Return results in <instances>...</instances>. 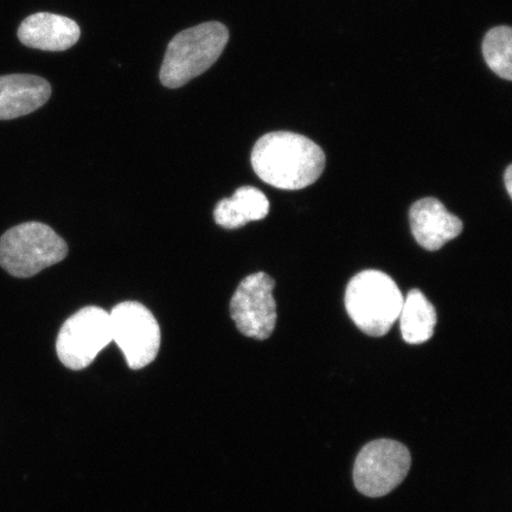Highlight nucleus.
Instances as JSON below:
<instances>
[{"instance_id": "f257e3e1", "label": "nucleus", "mask_w": 512, "mask_h": 512, "mask_svg": "<svg viewBox=\"0 0 512 512\" xmlns=\"http://www.w3.org/2000/svg\"><path fill=\"white\" fill-rule=\"evenodd\" d=\"M255 174L274 188L299 190L310 187L322 176L325 153L311 139L292 132L265 134L254 145Z\"/></svg>"}, {"instance_id": "f03ea898", "label": "nucleus", "mask_w": 512, "mask_h": 512, "mask_svg": "<svg viewBox=\"0 0 512 512\" xmlns=\"http://www.w3.org/2000/svg\"><path fill=\"white\" fill-rule=\"evenodd\" d=\"M228 41V29L219 22L203 23L179 32L166 50L160 81L171 89L187 85L219 60Z\"/></svg>"}, {"instance_id": "7ed1b4c3", "label": "nucleus", "mask_w": 512, "mask_h": 512, "mask_svg": "<svg viewBox=\"0 0 512 512\" xmlns=\"http://www.w3.org/2000/svg\"><path fill=\"white\" fill-rule=\"evenodd\" d=\"M403 294L395 281L380 271L355 275L345 291V309L358 329L371 337H382L399 319Z\"/></svg>"}, {"instance_id": "20e7f679", "label": "nucleus", "mask_w": 512, "mask_h": 512, "mask_svg": "<svg viewBox=\"0 0 512 512\" xmlns=\"http://www.w3.org/2000/svg\"><path fill=\"white\" fill-rule=\"evenodd\" d=\"M67 254L66 241L41 222L18 224L0 238V266L16 278L34 277Z\"/></svg>"}, {"instance_id": "39448f33", "label": "nucleus", "mask_w": 512, "mask_h": 512, "mask_svg": "<svg viewBox=\"0 0 512 512\" xmlns=\"http://www.w3.org/2000/svg\"><path fill=\"white\" fill-rule=\"evenodd\" d=\"M112 341L110 313L87 306L66 320L56 341L57 356L63 366L85 369Z\"/></svg>"}, {"instance_id": "423d86ee", "label": "nucleus", "mask_w": 512, "mask_h": 512, "mask_svg": "<svg viewBox=\"0 0 512 512\" xmlns=\"http://www.w3.org/2000/svg\"><path fill=\"white\" fill-rule=\"evenodd\" d=\"M411 464V454L405 445L388 439L371 441L356 459V488L367 497L386 496L403 482Z\"/></svg>"}, {"instance_id": "0eeeda50", "label": "nucleus", "mask_w": 512, "mask_h": 512, "mask_svg": "<svg viewBox=\"0 0 512 512\" xmlns=\"http://www.w3.org/2000/svg\"><path fill=\"white\" fill-rule=\"evenodd\" d=\"M110 317L112 341L123 351L128 367L143 369L156 360L162 335L147 307L137 302L120 303Z\"/></svg>"}, {"instance_id": "6e6552de", "label": "nucleus", "mask_w": 512, "mask_h": 512, "mask_svg": "<svg viewBox=\"0 0 512 512\" xmlns=\"http://www.w3.org/2000/svg\"><path fill=\"white\" fill-rule=\"evenodd\" d=\"M275 281L266 273H254L241 281L230 300V316L242 335L264 341L277 324Z\"/></svg>"}, {"instance_id": "1a4fd4ad", "label": "nucleus", "mask_w": 512, "mask_h": 512, "mask_svg": "<svg viewBox=\"0 0 512 512\" xmlns=\"http://www.w3.org/2000/svg\"><path fill=\"white\" fill-rule=\"evenodd\" d=\"M412 234L416 242L427 251H439L463 232V222L437 198H422L409 210Z\"/></svg>"}, {"instance_id": "9d476101", "label": "nucleus", "mask_w": 512, "mask_h": 512, "mask_svg": "<svg viewBox=\"0 0 512 512\" xmlns=\"http://www.w3.org/2000/svg\"><path fill=\"white\" fill-rule=\"evenodd\" d=\"M81 30L68 17L38 12L25 18L18 29L24 46L44 51H64L78 43Z\"/></svg>"}, {"instance_id": "9b49d317", "label": "nucleus", "mask_w": 512, "mask_h": 512, "mask_svg": "<svg viewBox=\"0 0 512 512\" xmlns=\"http://www.w3.org/2000/svg\"><path fill=\"white\" fill-rule=\"evenodd\" d=\"M47 80L36 75L0 76V120H12L41 108L50 99Z\"/></svg>"}, {"instance_id": "f8f14e48", "label": "nucleus", "mask_w": 512, "mask_h": 512, "mask_svg": "<svg viewBox=\"0 0 512 512\" xmlns=\"http://www.w3.org/2000/svg\"><path fill=\"white\" fill-rule=\"evenodd\" d=\"M270 211L268 198L259 189L242 187L233 197L224 198L214 210V219L219 226L236 229L252 221L265 219Z\"/></svg>"}, {"instance_id": "ddd939ff", "label": "nucleus", "mask_w": 512, "mask_h": 512, "mask_svg": "<svg viewBox=\"0 0 512 512\" xmlns=\"http://www.w3.org/2000/svg\"><path fill=\"white\" fill-rule=\"evenodd\" d=\"M399 319L403 341L408 344L430 341L438 322L437 311L419 290L408 292Z\"/></svg>"}, {"instance_id": "4468645a", "label": "nucleus", "mask_w": 512, "mask_h": 512, "mask_svg": "<svg viewBox=\"0 0 512 512\" xmlns=\"http://www.w3.org/2000/svg\"><path fill=\"white\" fill-rule=\"evenodd\" d=\"M512 30L497 27L486 34L483 41V55L492 72L499 78L512 80Z\"/></svg>"}, {"instance_id": "2eb2a0df", "label": "nucleus", "mask_w": 512, "mask_h": 512, "mask_svg": "<svg viewBox=\"0 0 512 512\" xmlns=\"http://www.w3.org/2000/svg\"><path fill=\"white\" fill-rule=\"evenodd\" d=\"M505 187H507V191L509 196L512 195V166L509 165L507 171H505L504 175Z\"/></svg>"}]
</instances>
